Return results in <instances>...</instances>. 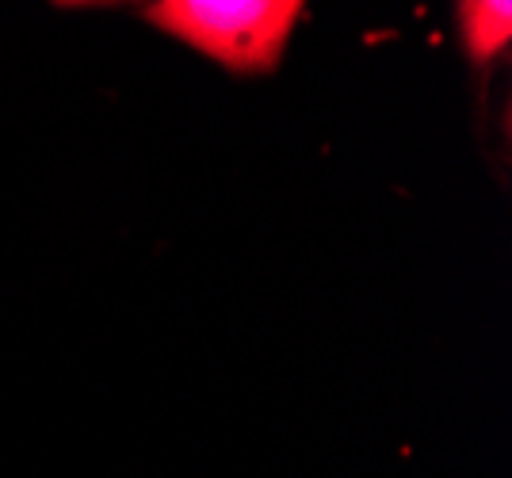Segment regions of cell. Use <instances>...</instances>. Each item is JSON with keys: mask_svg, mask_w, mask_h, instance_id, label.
I'll return each mask as SVG.
<instances>
[{"mask_svg": "<svg viewBox=\"0 0 512 478\" xmlns=\"http://www.w3.org/2000/svg\"><path fill=\"white\" fill-rule=\"evenodd\" d=\"M142 16L230 77L276 73L299 23L302 0H157Z\"/></svg>", "mask_w": 512, "mask_h": 478, "instance_id": "obj_1", "label": "cell"}, {"mask_svg": "<svg viewBox=\"0 0 512 478\" xmlns=\"http://www.w3.org/2000/svg\"><path fill=\"white\" fill-rule=\"evenodd\" d=\"M459 46L474 66H490L509 50L512 39V4L509 0H463L455 8Z\"/></svg>", "mask_w": 512, "mask_h": 478, "instance_id": "obj_2", "label": "cell"}]
</instances>
